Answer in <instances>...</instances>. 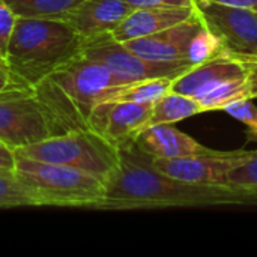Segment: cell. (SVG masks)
Instances as JSON below:
<instances>
[{
	"mask_svg": "<svg viewBox=\"0 0 257 257\" xmlns=\"http://www.w3.org/2000/svg\"><path fill=\"white\" fill-rule=\"evenodd\" d=\"M254 205H257V190L191 184L172 178L155 169L152 158L131 142L119 148V167L105 182V194L98 209L133 211Z\"/></svg>",
	"mask_w": 257,
	"mask_h": 257,
	"instance_id": "cell-1",
	"label": "cell"
},
{
	"mask_svg": "<svg viewBox=\"0 0 257 257\" xmlns=\"http://www.w3.org/2000/svg\"><path fill=\"white\" fill-rule=\"evenodd\" d=\"M81 36L65 20L17 17L6 62L12 74L35 89L59 66L81 54Z\"/></svg>",
	"mask_w": 257,
	"mask_h": 257,
	"instance_id": "cell-2",
	"label": "cell"
},
{
	"mask_svg": "<svg viewBox=\"0 0 257 257\" xmlns=\"http://www.w3.org/2000/svg\"><path fill=\"white\" fill-rule=\"evenodd\" d=\"M17 179L32 193L36 206H77L98 209L105 182L75 167L17 157Z\"/></svg>",
	"mask_w": 257,
	"mask_h": 257,
	"instance_id": "cell-3",
	"label": "cell"
},
{
	"mask_svg": "<svg viewBox=\"0 0 257 257\" xmlns=\"http://www.w3.org/2000/svg\"><path fill=\"white\" fill-rule=\"evenodd\" d=\"M17 157L62 164L92 173L107 182L119 167V148L92 128L71 130L15 151Z\"/></svg>",
	"mask_w": 257,
	"mask_h": 257,
	"instance_id": "cell-4",
	"label": "cell"
},
{
	"mask_svg": "<svg viewBox=\"0 0 257 257\" xmlns=\"http://www.w3.org/2000/svg\"><path fill=\"white\" fill-rule=\"evenodd\" d=\"M81 54L105 65L122 83L160 77L176 78L191 68L188 62H155L143 59L114 39L110 32L84 39Z\"/></svg>",
	"mask_w": 257,
	"mask_h": 257,
	"instance_id": "cell-5",
	"label": "cell"
},
{
	"mask_svg": "<svg viewBox=\"0 0 257 257\" xmlns=\"http://www.w3.org/2000/svg\"><path fill=\"white\" fill-rule=\"evenodd\" d=\"M50 136V122L35 89L20 87L0 93L2 143L17 151Z\"/></svg>",
	"mask_w": 257,
	"mask_h": 257,
	"instance_id": "cell-6",
	"label": "cell"
},
{
	"mask_svg": "<svg viewBox=\"0 0 257 257\" xmlns=\"http://www.w3.org/2000/svg\"><path fill=\"white\" fill-rule=\"evenodd\" d=\"M48 78L60 87L87 123L89 114L102 98L113 87L125 84L105 65L83 54L59 66Z\"/></svg>",
	"mask_w": 257,
	"mask_h": 257,
	"instance_id": "cell-7",
	"label": "cell"
},
{
	"mask_svg": "<svg viewBox=\"0 0 257 257\" xmlns=\"http://www.w3.org/2000/svg\"><path fill=\"white\" fill-rule=\"evenodd\" d=\"M257 155L256 151H211L182 158H152V166L160 172L191 184L229 185V173Z\"/></svg>",
	"mask_w": 257,
	"mask_h": 257,
	"instance_id": "cell-8",
	"label": "cell"
},
{
	"mask_svg": "<svg viewBox=\"0 0 257 257\" xmlns=\"http://www.w3.org/2000/svg\"><path fill=\"white\" fill-rule=\"evenodd\" d=\"M205 26L223 44L242 54H257V12L214 0H193Z\"/></svg>",
	"mask_w": 257,
	"mask_h": 257,
	"instance_id": "cell-9",
	"label": "cell"
},
{
	"mask_svg": "<svg viewBox=\"0 0 257 257\" xmlns=\"http://www.w3.org/2000/svg\"><path fill=\"white\" fill-rule=\"evenodd\" d=\"M257 65V54H242L230 48L221 50L211 59L191 66L172 83V90L190 96L205 93L224 81L236 78Z\"/></svg>",
	"mask_w": 257,
	"mask_h": 257,
	"instance_id": "cell-10",
	"label": "cell"
},
{
	"mask_svg": "<svg viewBox=\"0 0 257 257\" xmlns=\"http://www.w3.org/2000/svg\"><path fill=\"white\" fill-rule=\"evenodd\" d=\"M152 107L154 102H99L89 114V126L120 148L146 126Z\"/></svg>",
	"mask_w": 257,
	"mask_h": 257,
	"instance_id": "cell-11",
	"label": "cell"
},
{
	"mask_svg": "<svg viewBox=\"0 0 257 257\" xmlns=\"http://www.w3.org/2000/svg\"><path fill=\"white\" fill-rule=\"evenodd\" d=\"M205 26L199 12L182 23L170 26L154 35L122 42L137 56L155 62H188L187 51L194 35ZM190 63V62H188ZM191 65V63H190Z\"/></svg>",
	"mask_w": 257,
	"mask_h": 257,
	"instance_id": "cell-12",
	"label": "cell"
},
{
	"mask_svg": "<svg viewBox=\"0 0 257 257\" xmlns=\"http://www.w3.org/2000/svg\"><path fill=\"white\" fill-rule=\"evenodd\" d=\"M134 145L152 158H182L211 152L191 136L172 126V123L151 125L143 128L136 137Z\"/></svg>",
	"mask_w": 257,
	"mask_h": 257,
	"instance_id": "cell-13",
	"label": "cell"
},
{
	"mask_svg": "<svg viewBox=\"0 0 257 257\" xmlns=\"http://www.w3.org/2000/svg\"><path fill=\"white\" fill-rule=\"evenodd\" d=\"M133 9L125 0H84L65 21L84 41L102 33H111Z\"/></svg>",
	"mask_w": 257,
	"mask_h": 257,
	"instance_id": "cell-14",
	"label": "cell"
},
{
	"mask_svg": "<svg viewBox=\"0 0 257 257\" xmlns=\"http://www.w3.org/2000/svg\"><path fill=\"white\" fill-rule=\"evenodd\" d=\"M194 3L190 6H166V8H137L111 32L119 42L145 38L161 32L170 26L185 21L194 14Z\"/></svg>",
	"mask_w": 257,
	"mask_h": 257,
	"instance_id": "cell-15",
	"label": "cell"
},
{
	"mask_svg": "<svg viewBox=\"0 0 257 257\" xmlns=\"http://www.w3.org/2000/svg\"><path fill=\"white\" fill-rule=\"evenodd\" d=\"M205 113L223 110L226 105L242 101V99H254L257 98V65L248 72L224 81L223 84L194 96Z\"/></svg>",
	"mask_w": 257,
	"mask_h": 257,
	"instance_id": "cell-16",
	"label": "cell"
},
{
	"mask_svg": "<svg viewBox=\"0 0 257 257\" xmlns=\"http://www.w3.org/2000/svg\"><path fill=\"white\" fill-rule=\"evenodd\" d=\"M200 113H205V110L194 96L170 90L154 102L152 113L146 126L161 125V123H176L179 120H184L187 117Z\"/></svg>",
	"mask_w": 257,
	"mask_h": 257,
	"instance_id": "cell-17",
	"label": "cell"
},
{
	"mask_svg": "<svg viewBox=\"0 0 257 257\" xmlns=\"http://www.w3.org/2000/svg\"><path fill=\"white\" fill-rule=\"evenodd\" d=\"M173 77H160L125 83L113 87L101 102H155L172 90Z\"/></svg>",
	"mask_w": 257,
	"mask_h": 257,
	"instance_id": "cell-18",
	"label": "cell"
},
{
	"mask_svg": "<svg viewBox=\"0 0 257 257\" xmlns=\"http://www.w3.org/2000/svg\"><path fill=\"white\" fill-rule=\"evenodd\" d=\"M17 17L66 20L84 0H5Z\"/></svg>",
	"mask_w": 257,
	"mask_h": 257,
	"instance_id": "cell-19",
	"label": "cell"
},
{
	"mask_svg": "<svg viewBox=\"0 0 257 257\" xmlns=\"http://www.w3.org/2000/svg\"><path fill=\"white\" fill-rule=\"evenodd\" d=\"M224 48L226 45L223 44V41L217 35H214L206 26H203L190 42L187 51V60L191 63V66H194L211 59L212 56L218 54Z\"/></svg>",
	"mask_w": 257,
	"mask_h": 257,
	"instance_id": "cell-20",
	"label": "cell"
},
{
	"mask_svg": "<svg viewBox=\"0 0 257 257\" xmlns=\"http://www.w3.org/2000/svg\"><path fill=\"white\" fill-rule=\"evenodd\" d=\"M17 206H36V200L15 175H0V208Z\"/></svg>",
	"mask_w": 257,
	"mask_h": 257,
	"instance_id": "cell-21",
	"label": "cell"
},
{
	"mask_svg": "<svg viewBox=\"0 0 257 257\" xmlns=\"http://www.w3.org/2000/svg\"><path fill=\"white\" fill-rule=\"evenodd\" d=\"M224 113L239 120L247 128V140L257 143V107L251 99H242L223 108Z\"/></svg>",
	"mask_w": 257,
	"mask_h": 257,
	"instance_id": "cell-22",
	"label": "cell"
},
{
	"mask_svg": "<svg viewBox=\"0 0 257 257\" xmlns=\"http://www.w3.org/2000/svg\"><path fill=\"white\" fill-rule=\"evenodd\" d=\"M229 185L257 190V155L229 173Z\"/></svg>",
	"mask_w": 257,
	"mask_h": 257,
	"instance_id": "cell-23",
	"label": "cell"
},
{
	"mask_svg": "<svg viewBox=\"0 0 257 257\" xmlns=\"http://www.w3.org/2000/svg\"><path fill=\"white\" fill-rule=\"evenodd\" d=\"M17 15L5 0H0V59L6 60L8 45L15 27Z\"/></svg>",
	"mask_w": 257,
	"mask_h": 257,
	"instance_id": "cell-24",
	"label": "cell"
},
{
	"mask_svg": "<svg viewBox=\"0 0 257 257\" xmlns=\"http://www.w3.org/2000/svg\"><path fill=\"white\" fill-rule=\"evenodd\" d=\"M20 87H26V86L12 74L8 62L5 59H0V93Z\"/></svg>",
	"mask_w": 257,
	"mask_h": 257,
	"instance_id": "cell-25",
	"label": "cell"
},
{
	"mask_svg": "<svg viewBox=\"0 0 257 257\" xmlns=\"http://www.w3.org/2000/svg\"><path fill=\"white\" fill-rule=\"evenodd\" d=\"M17 155L15 151L0 142V175H15Z\"/></svg>",
	"mask_w": 257,
	"mask_h": 257,
	"instance_id": "cell-26",
	"label": "cell"
},
{
	"mask_svg": "<svg viewBox=\"0 0 257 257\" xmlns=\"http://www.w3.org/2000/svg\"><path fill=\"white\" fill-rule=\"evenodd\" d=\"M134 9L137 8H166V6H190L193 0H125Z\"/></svg>",
	"mask_w": 257,
	"mask_h": 257,
	"instance_id": "cell-27",
	"label": "cell"
},
{
	"mask_svg": "<svg viewBox=\"0 0 257 257\" xmlns=\"http://www.w3.org/2000/svg\"><path fill=\"white\" fill-rule=\"evenodd\" d=\"M214 2L236 6V8H244V9H250V11H256L257 12V0H214Z\"/></svg>",
	"mask_w": 257,
	"mask_h": 257,
	"instance_id": "cell-28",
	"label": "cell"
}]
</instances>
